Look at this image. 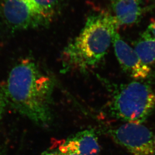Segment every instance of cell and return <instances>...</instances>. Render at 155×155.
<instances>
[{"instance_id": "14", "label": "cell", "mask_w": 155, "mask_h": 155, "mask_svg": "<svg viewBox=\"0 0 155 155\" xmlns=\"http://www.w3.org/2000/svg\"><path fill=\"white\" fill-rule=\"evenodd\" d=\"M0 155H6V153L4 151H0Z\"/></svg>"}, {"instance_id": "3", "label": "cell", "mask_w": 155, "mask_h": 155, "mask_svg": "<svg viewBox=\"0 0 155 155\" xmlns=\"http://www.w3.org/2000/svg\"><path fill=\"white\" fill-rule=\"evenodd\" d=\"M108 110L112 117L125 123H144L155 110V92L139 81L116 85L112 90Z\"/></svg>"}, {"instance_id": "7", "label": "cell", "mask_w": 155, "mask_h": 155, "mask_svg": "<svg viewBox=\"0 0 155 155\" xmlns=\"http://www.w3.org/2000/svg\"><path fill=\"white\" fill-rule=\"evenodd\" d=\"M58 151L80 155H98L100 148L95 132L89 129L78 132L61 142Z\"/></svg>"}, {"instance_id": "5", "label": "cell", "mask_w": 155, "mask_h": 155, "mask_svg": "<svg viewBox=\"0 0 155 155\" xmlns=\"http://www.w3.org/2000/svg\"><path fill=\"white\" fill-rule=\"evenodd\" d=\"M107 132L132 155H155V133L141 124L125 123Z\"/></svg>"}, {"instance_id": "11", "label": "cell", "mask_w": 155, "mask_h": 155, "mask_svg": "<svg viewBox=\"0 0 155 155\" xmlns=\"http://www.w3.org/2000/svg\"><path fill=\"white\" fill-rule=\"evenodd\" d=\"M9 104V101L6 94L4 85L0 86V121L3 118L6 107Z\"/></svg>"}, {"instance_id": "10", "label": "cell", "mask_w": 155, "mask_h": 155, "mask_svg": "<svg viewBox=\"0 0 155 155\" xmlns=\"http://www.w3.org/2000/svg\"><path fill=\"white\" fill-rule=\"evenodd\" d=\"M46 16L51 21L57 13L62 0H33Z\"/></svg>"}, {"instance_id": "9", "label": "cell", "mask_w": 155, "mask_h": 155, "mask_svg": "<svg viewBox=\"0 0 155 155\" xmlns=\"http://www.w3.org/2000/svg\"><path fill=\"white\" fill-rule=\"evenodd\" d=\"M134 49L145 64H155V38L148 29L135 42Z\"/></svg>"}, {"instance_id": "12", "label": "cell", "mask_w": 155, "mask_h": 155, "mask_svg": "<svg viewBox=\"0 0 155 155\" xmlns=\"http://www.w3.org/2000/svg\"><path fill=\"white\" fill-rule=\"evenodd\" d=\"M40 155H80L76 153H63L60 151H53V152H44Z\"/></svg>"}, {"instance_id": "13", "label": "cell", "mask_w": 155, "mask_h": 155, "mask_svg": "<svg viewBox=\"0 0 155 155\" xmlns=\"http://www.w3.org/2000/svg\"><path fill=\"white\" fill-rule=\"evenodd\" d=\"M148 29L149 30V31L151 32L155 38V19L150 24Z\"/></svg>"}, {"instance_id": "4", "label": "cell", "mask_w": 155, "mask_h": 155, "mask_svg": "<svg viewBox=\"0 0 155 155\" xmlns=\"http://www.w3.org/2000/svg\"><path fill=\"white\" fill-rule=\"evenodd\" d=\"M0 16L13 31L37 28L51 21L33 0H2Z\"/></svg>"}, {"instance_id": "2", "label": "cell", "mask_w": 155, "mask_h": 155, "mask_svg": "<svg viewBox=\"0 0 155 155\" xmlns=\"http://www.w3.org/2000/svg\"><path fill=\"white\" fill-rule=\"evenodd\" d=\"M119 26L115 17L109 13L90 16L80 33L63 51L64 69L85 72L98 64L112 44Z\"/></svg>"}, {"instance_id": "8", "label": "cell", "mask_w": 155, "mask_h": 155, "mask_svg": "<svg viewBox=\"0 0 155 155\" xmlns=\"http://www.w3.org/2000/svg\"><path fill=\"white\" fill-rule=\"evenodd\" d=\"M112 14L120 25L136 23L142 13L141 0H110Z\"/></svg>"}, {"instance_id": "6", "label": "cell", "mask_w": 155, "mask_h": 155, "mask_svg": "<svg viewBox=\"0 0 155 155\" xmlns=\"http://www.w3.org/2000/svg\"><path fill=\"white\" fill-rule=\"evenodd\" d=\"M112 44L116 57L122 69L135 79H145L149 76L150 66L142 61L135 49L122 39L119 33L114 35Z\"/></svg>"}, {"instance_id": "1", "label": "cell", "mask_w": 155, "mask_h": 155, "mask_svg": "<svg viewBox=\"0 0 155 155\" xmlns=\"http://www.w3.org/2000/svg\"><path fill=\"white\" fill-rule=\"evenodd\" d=\"M53 79L29 59L11 69L5 89L9 104L38 126L46 127L53 120Z\"/></svg>"}]
</instances>
